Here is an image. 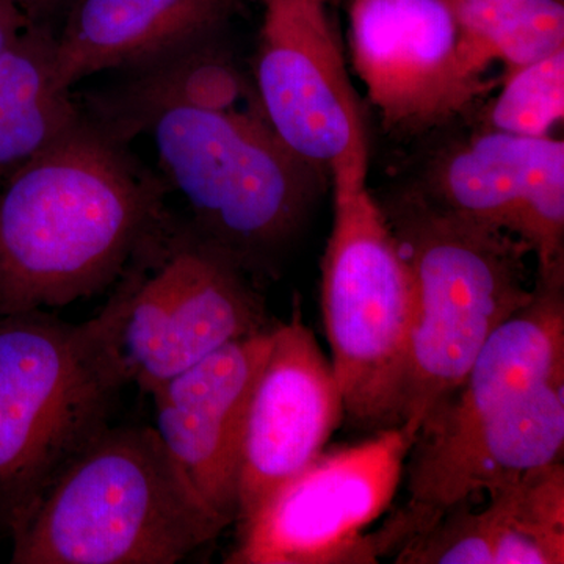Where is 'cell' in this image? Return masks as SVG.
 Instances as JSON below:
<instances>
[{"instance_id":"obj_8","label":"cell","mask_w":564,"mask_h":564,"mask_svg":"<svg viewBox=\"0 0 564 564\" xmlns=\"http://www.w3.org/2000/svg\"><path fill=\"white\" fill-rule=\"evenodd\" d=\"M415 436L395 425L329 448L239 524L229 564H373L370 527L388 513Z\"/></svg>"},{"instance_id":"obj_20","label":"cell","mask_w":564,"mask_h":564,"mask_svg":"<svg viewBox=\"0 0 564 564\" xmlns=\"http://www.w3.org/2000/svg\"><path fill=\"white\" fill-rule=\"evenodd\" d=\"M564 117V50L508 70L488 111L491 131L549 137Z\"/></svg>"},{"instance_id":"obj_3","label":"cell","mask_w":564,"mask_h":564,"mask_svg":"<svg viewBox=\"0 0 564 564\" xmlns=\"http://www.w3.org/2000/svg\"><path fill=\"white\" fill-rule=\"evenodd\" d=\"M383 210L414 281L399 425L417 436L489 336L533 299V254L518 237L444 209L419 188Z\"/></svg>"},{"instance_id":"obj_6","label":"cell","mask_w":564,"mask_h":564,"mask_svg":"<svg viewBox=\"0 0 564 564\" xmlns=\"http://www.w3.org/2000/svg\"><path fill=\"white\" fill-rule=\"evenodd\" d=\"M163 180L192 214L188 226L248 276L272 263L307 217L323 180L274 135L259 110L173 107L144 126Z\"/></svg>"},{"instance_id":"obj_4","label":"cell","mask_w":564,"mask_h":564,"mask_svg":"<svg viewBox=\"0 0 564 564\" xmlns=\"http://www.w3.org/2000/svg\"><path fill=\"white\" fill-rule=\"evenodd\" d=\"M124 384L95 317H0V527L11 536L109 426Z\"/></svg>"},{"instance_id":"obj_17","label":"cell","mask_w":564,"mask_h":564,"mask_svg":"<svg viewBox=\"0 0 564 564\" xmlns=\"http://www.w3.org/2000/svg\"><path fill=\"white\" fill-rule=\"evenodd\" d=\"M118 74L117 80L90 93L79 107L87 120L122 144L141 135L159 111L236 110L250 95L225 35L177 47Z\"/></svg>"},{"instance_id":"obj_18","label":"cell","mask_w":564,"mask_h":564,"mask_svg":"<svg viewBox=\"0 0 564 564\" xmlns=\"http://www.w3.org/2000/svg\"><path fill=\"white\" fill-rule=\"evenodd\" d=\"M55 40L31 22L0 57V187L80 121L79 102L54 87Z\"/></svg>"},{"instance_id":"obj_2","label":"cell","mask_w":564,"mask_h":564,"mask_svg":"<svg viewBox=\"0 0 564 564\" xmlns=\"http://www.w3.org/2000/svg\"><path fill=\"white\" fill-rule=\"evenodd\" d=\"M225 529L154 429L107 426L14 534L11 563L173 564Z\"/></svg>"},{"instance_id":"obj_15","label":"cell","mask_w":564,"mask_h":564,"mask_svg":"<svg viewBox=\"0 0 564 564\" xmlns=\"http://www.w3.org/2000/svg\"><path fill=\"white\" fill-rule=\"evenodd\" d=\"M481 510L467 500L403 545L399 564H563V462L530 470L486 492Z\"/></svg>"},{"instance_id":"obj_22","label":"cell","mask_w":564,"mask_h":564,"mask_svg":"<svg viewBox=\"0 0 564 564\" xmlns=\"http://www.w3.org/2000/svg\"><path fill=\"white\" fill-rule=\"evenodd\" d=\"M11 2L17 3L32 22L50 24L47 20L58 9L62 0H11Z\"/></svg>"},{"instance_id":"obj_11","label":"cell","mask_w":564,"mask_h":564,"mask_svg":"<svg viewBox=\"0 0 564 564\" xmlns=\"http://www.w3.org/2000/svg\"><path fill=\"white\" fill-rule=\"evenodd\" d=\"M256 101L281 143L321 177L367 148L325 0H261Z\"/></svg>"},{"instance_id":"obj_10","label":"cell","mask_w":564,"mask_h":564,"mask_svg":"<svg viewBox=\"0 0 564 564\" xmlns=\"http://www.w3.org/2000/svg\"><path fill=\"white\" fill-rule=\"evenodd\" d=\"M352 68L386 129L417 135L491 88L467 65L452 0H350Z\"/></svg>"},{"instance_id":"obj_5","label":"cell","mask_w":564,"mask_h":564,"mask_svg":"<svg viewBox=\"0 0 564 564\" xmlns=\"http://www.w3.org/2000/svg\"><path fill=\"white\" fill-rule=\"evenodd\" d=\"M369 150L336 163L334 218L322 262V314L344 421L375 433L399 425L414 281L383 206L367 188Z\"/></svg>"},{"instance_id":"obj_19","label":"cell","mask_w":564,"mask_h":564,"mask_svg":"<svg viewBox=\"0 0 564 564\" xmlns=\"http://www.w3.org/2000/svg\"><path fill=\"white\" fill-rule=\"evenodd\" d=\"M467 65L478 76L492 62L508 70L564 50L560 0H452Z\"/></svg>"},{"instance_id":"obj_1","label":"cell","mask_w":564,"mask_h":564,"mask_svg":"<svg viewBox=\"0 0 564 564\" xmlns=\"http://www.w3.org/2000/svg\"><path fill=\"white\" fill-rule=\"evenodd\" d=\"M165 182L82 113L0 187V317L62 307L121 276L166 206Z\"/></svg>"},{"instance_id":"obj_9","label":"cell","mask_w":564,"mask_h":564,"mask_svg":"<svg viewBox=\"0 0 564 564\" xmlns=\"http://www.w3.org/2000/svg\"><path fill=\"white\" fill-rule=\"evenodd\" d=\"M564 375L480 417L423 430L404 463L406 503L375 530L381 556H393L437 519L538 467L563 462Z\"/></svg>"},{"instance_id":"obj_7","label":"cell","mask_w":564,"mask_h":564,"mask_svg":"<svg viewBox=\"0 0 564 564\" xmlns=\"http://www.w3.org/2000/svg\"><path fill=\"white\" fill-rule=\"evenodd\" d=\"M96 315L126 384L151 393L225 345L270 328L248 274L165 212Z\"/></svg>"},{"instance_id":"obj_14","label":"cell","mask_w":564,"mask_h":564,"mask_svg":"<svg viewBox=\"0 0 564 564\" xmlns=\"http://www.w3.org/2000/svg\"><path fill=\"white\" fill-rule=\"evenodd\" d=\"M343 422V393L313 329L299 315L274 325L245 423L236 522L313 462Z\"/></svg>"},{"instance_id":"obj_16","label":"cell","mask_w":564,"mask_h":564,"mask_svg":"<svg viewBox=\"0 0 564 564\" xmlns=\"http://www.w3.org/2000/svg\"><path fill=\"white\" fill-rule=\"evenodd\" d=\"M232 0H76L55 40L54 87L132 68L166 52L225 35Z\"/></svg>"},{"instance_id":"obj_21","label":"cell","mask_w":564,"mask_h":564,"mask_svg":"<svg viewBox=\"0 0 564 564\" xmlns=\"http://www.w3.org/2000/svg\"><path fill=\"white\" fill-rule=\"evenodd\" d=\"M31 22L17 3L0 0V57Z\"/></svg>"},{"instance_id":"obj_12","label":"cell","mask_w":564,"mask_h":564,"mask_svg":"<svg viewBox=\"0 0 564 564\" xmlns=\"http://www.w3.org/2000/svg\"><path fill=\"white\" fill-rule=\"evenodd\" d=\"M437 206L529 245L538 281L564 280V143L478 133L444 151L419 188Z\"/></svg>"},{"instance_id":"obj_13","label":"cell","mask_w":564,"mask_h":564,"mask_svg":"<svg viewBox=\"0 0 564 564\" xmlns=\"http://www.w3.org/2000/svg\"><path fill=\"white\" fill-rule=\"evenodd\" d=\"M272 328L225 345L151 392L152 429L204 507L225 527L237 518L245 423Z\"/></svg>"}]
</instances>
